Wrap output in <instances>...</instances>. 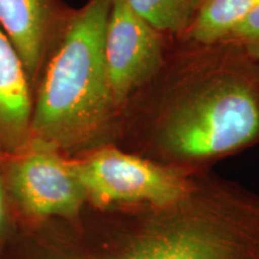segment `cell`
I'll return each instance as SVG.
<instances>
[{
    "label": "cell",
    "instance_id": "obj_11",
    "mask_svg": "<svg viewBox=\"0 0 259 259\" xmlns=\"http://www.w3.org/2000/svg\"><path fill=\"white\" fill-rule=\"evenodd\" d=\"M221 41L233 44L245 56L259 63V6L234 25Z\"/></svg>",
    "mask_w": 259,
    "mask_h": 259
},
{
    "label": "cell",
    "instance_id": "obj_4",
    "mask_svg": "<svg viewBox=\"0 0 259 259\" xmlns=\"http://www.w3.org/2000/svg\"><path fill=\"white\" fill-rule=\"evenodd\" d=\"M70 158L87 203L94 206L171 202L191 189L198 174L162 166L113 144Z\"/></svg>",
    "mask_w": 259,
    "mask_h": 259
},
{
    "label": "cell",
    "instance_id": "obj_8",
    "mask_svg": "<svg viewBox=\"0 0 259 259\" xmlns=\"http://www.w3.org/2000/svg\"><path fill=\"white\" fill-rule=\"evenodd\" d=\"M34 90L23 61L0 28V154L12 153L31 139Z\"/></svg>",
    "mask_w": 259,
    "mask_h": 259
},
{
    "label": "cell",
    "instance_id": "obj_9",
    "mask_svg": "<svg viewBox=\"0 0 259 259\" xmlns=\"http://www.w3.org/2000/svg\"><path fill=\"white\" fill-rule=\"evenodd\" d=\"M258 6L259 0H203L193 23L180 38L199 44L221 41Z\"/></svg>",
    "mask_w": 259,
    "mask_h": 259
},
{
    "label": "cell",
    "instance_id": "obj_12",
    "mask_svg": "<svg viewBox=\"0 0 259 259\" xmlns=\"http://www.w3.org/2000/svg\"><path fill=\"white\" fill-rule=\"evenodd\" d=\"M5 220V209H4V196H3L2 183H0V233L3 231V226H4Z\"/></svg>",
    "mask_w": 259,
    "mask_h": 259
},
{
    "label": "cell",
    "instance_id": "obj_1",
    "mask_svg": "<svg viewBox=\"0 0 259 259\" xmlns=\"http://www.w3.org/2000/svg\"><path fill=\"white\" fill-rule=\"evenodd\" d=\"M259 144V63L227 41L170 37L160 70L119 109L115 147L190 173Z\"/></svg>",
    "mask_w": 259,
    "mask_h": 259
},
{
    "label": "cell",
    "instance_id": "obj_7",
    "mask_svg": "<svg viewBox=\"0 0 259 259\" xmlns=\"http://www.w3.org/2000/svg\"><path fill=\"white\" fill-rule=\"evenodd\" d=\"M71 11L61 0H0V28L23 61L32 90Z\"/></svg>",
    "mask_w": 259,
    "mask_h": 259
},
{
    "label": "cell",
    "instance_id": "obj_10",
    "mask_svg": "<svg viewBox=\"0 0 259 259\" xmlns=\"http://www.w3.org/2000/svg\"><path fill=\"white\" fill-rule=\"evenodd\" d=\"M203 0H126L148 24L168 37L180 38L193 23Z\"/></svg>",
    "mask_w": 259,
    "mask_h": 259
},
{
    "label": "cell",
    "instance_id": "obj_6",
    "mask_svg": "<svg viewBox=\"0 0 259 259\" xmlns=\"http://www.w3.org/2000/svg\"><path fill=\"white\" fill-rule=\"evenodd\" d=\"M169 40L139 17L126 0H112L105 30V60L119 109L160 70Z\"/></svg>",
    "mask_w": 259,
    "mask_h": 259
},
{
    "label": "cell",
    "instance_id": "obj_2",
    "mask_svg": "<svg viewBox=\"0 0 259 259\" xmlns=\"http://www.w3.org/2000/svg\"><path fill=\"white\" fill-rule=\"evenodd\" d=\"M53 221L32 259H259V194L211 169L171 202L87 203Z\"/></svg>",
    "mask_w": 259,
    "mask_h": 259
},
{
    "label": "cell",
    "instance_id": "obj_3",
    "mask_svg": "<svg viewBox=\"0 0 259 259\" xmlns=\"http://www.w3.org/2000/svg\"><path fill=\"white\" fill-rule=\"evenodd\" d=\"M112 0L72 9L34 84L31 139L69 157L114 144L119 108L105 60Z\"/></svg>",
    "mask_w": 259,
    "mask_h": 259
},
{
    "label": "cell",
    "instance_id": "obj_5",
    "mask_svg": "<svg viewBox=\"0 0 259 259\" xmlns=\"http://www.w3.org/2000/svg\"><path fill=\"white\" fill-rule=\"evenodd\" d=\"M0 155L12 196L29 218L70 220L87 205L71 158L56 148L30 139L18 150Z\"/></svg>",
    "mask_w": 259,
    "mask_h": 259
}]
</instances>
